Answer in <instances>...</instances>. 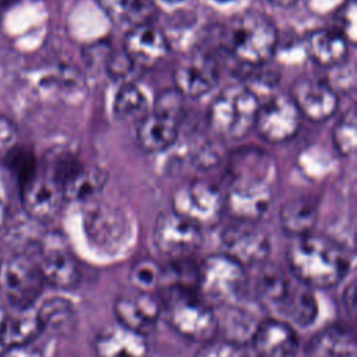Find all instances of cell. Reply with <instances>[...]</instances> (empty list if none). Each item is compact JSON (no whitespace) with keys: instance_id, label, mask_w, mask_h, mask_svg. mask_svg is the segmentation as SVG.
<instances>
[{"instance_id":"obj_1","label":"cell","mask_w":357,"mask_h":357,"mask_svg":"<svg viewBox=\"0 0 357 357\" xmlns=\"http://www.w3.org/2000/svg\"><path fill=\"white\" fill-rule=\"evenodd\" d=\"M226 173L225 211L237 220L261 219L273 199L275 159L261 148L243 146L229 156Z\"/></svg>"},{"instance_id":"obj_2","label":"cell","mask_w":357,"mask_h":357,"mask_svg":"<svg viewBox=\"0 0 357 357\" xmlns=\"http://www.w3.org/2000/svg\"><path fill=\"white\" fill-rule=\"evenodd\" d=\"M290 275L311 289H329L344 279L350 268L349 251L324 234L293 238L286 251Z\"/></svg>"},{"instance_id":"obj_3","label":"cell","mask_w":357,"mask_h":357,"mask_svg":"<svg viewBox=\"0 0 357 357\" xmlns=\"http://www.w3.org/2000/svg\"><path fill=\"white\" fill-rule=\"evenodd\" d=\"M257 293L266 310L276 315L272 318L291 326H308L318 315L312 289L278 266H266L259 272Z\"/></svg>"},{"instance_id":"obj_4","label":"cell","mask_w":357,"mask_h":357,"mask_svg":"<svg viewBox=\"0 0 357 357\" xmlns=\"http://www.w3.org/2000/svg\"><path fill=\"white\" fill-rule=\"evenodd\" d=\"M220 43L236 61L257 67L273 56L278 31L269 17L247 10L233 15L223 25Z\"/></svg>"},{"instance_id":"obj_5","label":"cell","mask_w":357,"mask_h":357,"mask_svg":"<svg viewBox=\"0 0 357 357\" xmlns=\"http://www.w3.org/2000/svg\"><path fill=\"white\" fill-rule=\"evenodd\" d=\"M258 109L257 93L245 84H230L211 102L208 121L219 137L240 139L254 128Z\"/></svg>"},{"instance_id":"obj_6","label":"cell","mask_w":357,"mask_h":357,"mask_svg":"<svg viewBox=\"0 0 357 357\" xmlns=\"http://www.w3.org/2000/svg\"><path fill=\"white\" fill-rule=\"evenodd\" d=\"M169 325L181 336L194 342L212 340L219 331V318L195 290L169 289L165 307Z\"/></svg>"},{"instance_id":"obj_7","label":"cell","mask_w":357,"mask_h":357,"mask_svg":"<svg viewBox=\"0 0 357 357\" xmlns=\"http://www.w3.org/2000/svg\"><path fill=\"white\" fill-rule=\"evenodd\" d=\"M247 283L244 266L227 255L213 254L198 265L197 293L209 305H225L234 303Z\"/></svg>"},{"instance_id":"obj_8","label":"cell","mask_w":357,"mask_h":357,"mask_svg":"<svg viewBox=\"0 0 357 357\" xmlns=\"http://www.w3.org/2000/svg\"><path fill=\"white\" fill-rule=\"evenodd\" d=\"M172 211L199 229L215 226L225 211L223 192L213 184L191 180L177 185L170 197Z\"/></svg>"},{"instance_id":"obj_9","label":"cell","mask_w":357,"mask_h":357,"mask_svg":"<svg viewBox=\"0 0 357 357\" xmlns=\"http://www.w3.org/2000/svg\"><path fill=\"white\" fill-rule=\"evenodd\" d=\"M43 278L36 261L25 255L3 259L0 266V289L6 300L15 308L32 307L42 293Z\"/></svg>"},{"instance_id":"obj_10","label":"cell","mask_w":357,"mask_h":357,"mask_svg":"<svg viewBox=\"0 0 357 357\" xmlns=\"http://www.w3.org/2000/svg\"><path fill=\"white\" fill-rule=\"evenodd\" d=\"M20 194L24 211L38 222L53 219L66 202L63 184L46 166H36L33 173L20 183Z\"/></svg>"},{"instance_id":"obj_11","label":"cell","mask_w":357,"mask_h":357,"mask_svg":"<svg viewBox=\"0 0 357 357\" xmlns=\"http://www.w3.org/2000/svg\"><path fill=\"white\" fill-rule=\"evenodd\" d=\"M156 250L170 261L191 258L201 247V229L172 209L158 215L153 225Z\"/></svg>"},{"instance_id":"obj_12","label":"cell","mask_w":357,"mask_h":357,"mask_svg":"<svg viewBox=\"0 0 357 357\" xmlns=\"http://www.w3.org/2000/svg\"><path fill=\"white\" fill-rule=\"evenodd\" d=\"M222 252L241 266L261 265L271 252L268 233L257 222L237 220L227 225L220 234Z\"/></svg>"},{"instance_id":"obj_13","label":"cell","mask_w":357,"mask_h":357,"mask_svg":"<svg viewBox=\"0 0 357 357\" xmlns=\"http://www.w3.org/2000/svg\"><path fill=\"white\" fill-rule=\"evenodd\" d=\"M301 124V114L289 96L275 95L259 105L254 128L268 142L279 144L291 139Z\"/></svg>"},{"instance_id":"obj_14","label":"cell","mask_w":357,"mask_h":357,"mask_svg":"<svg viewBox=\"0 0 357 357\" xmlns=\"http://www.w3.org/2000/svg\"><path fill=\"white\" fill-rule=\"evenodd\" d=\"M300 114L311 121L331 119L339 106V96L335 88L322 78L303 75L293 81L289 96Z\"/></svg>"},{"instance_id":"obj_15","label":"cell","mask_w":357,"mask_h":357,"mask_svg":"<svg viewBox=\"0 0 357 357\" xmlns=\"http://www.w3.org/2000/svg\"><path fill=\"white\" fill-rule=\"evenodd\" d=\"M38 255L36 264L45 282L66 290L77 286L78 262L60 236H46L38 248Z\"/></svg>"},{"instance_id":"obj_16","label":"cell","mask_w":357,"mask_h":357,"mask_svg":"<svg viewBox=\"0 0 357 357\" xmlns=\"http://www.w3.org/2000/svg\"><path fill=\"white\" fill-rule=\"evenodd\" d=\"M113 312L117 324L124 328L146 336L152 333L162 314V304L152 293L134 291L116 297Z\"/></svg>"},{"instance_id":"obj_17","label":"cell","mask_w":357,"mask_h":357,"mask_svg":"<svg viewBox=\"0 0 357 357\" xmlns=\"http://www.w3.org/2000/svg\"><path fill=\"white\" fill-rule=\"evenodd\" d=\"M219 81L216 61L206 54H191L180 60L173 70L174 89L190 98H201L211 92Z\"/></svg>"},{"instance_id":"obj_18","label":"cell","mask_w":357,"mask_h":357,"mask_svg":"<svg viewBox=\"0 0 357 357\" xmlns=\"http://www.w3.org/2000/svg\"><path fill=\"white\" fill-rule=\"evenodd\" d=\"M252 347L257 357H297L298 336L291 325L268 318L257 325Z\"/></svg>"},{"instance_id":"obj_19","label":"cell","mask_w":357,"mask_h":357,"mask_svg":"<svg viewBox=\"0 0 357 357\" xmlns=\"http://www.w3.org/2000/svg\"><path fill=\"white\" fill-rule=\"evenodd\" d=\"M124 53L139 67H153L169 53V42L153 24L130 28L124 38Z\"/></svg>"},{"instance_id":"obj_20","label":"cell","mask_w":357,"mask_h":357,"mask_svg":"<svg viewBox=\"0 0 357 357\" xmlns=\"http://www.w3.org/2000/svg\"><path fill=\"white\" fill-rule=\"evenodd\" d=\"M93 351L95 357H145L148 344L145 336L113 324L96 335Z\"/></svg>"},{"instance_id":"obj_21","label":"cell","mask_w":357,"mask_h":357,"mask_svg":"<svg viewBox=\"0 0 357 357\" xmlns=\"http://www.w3.org/2000/svg\"><path fill=\"white\" fill-rule=\"evenodd\" d=\"M178 135V119L151 112L137 126V141L144 151L160 152L170 148Z\"/></svg>"},{"instance_id":"obj_22","label":"cell","mask_w":357,"mask_h":357,"mask_svg":"<svg viewBox=\"0 0 357 357\" xmlns=\"http://www.w3.org/2000/svg\"><path fill=\"white\" fill-rule=\"evenodd\" d=\"M88 233L99 243L120 241L130 230L123 211L107 204L92 205L85 215Z\"/></svg>"},{"instance_id":"obj_23","label":"cell","mask_w":357,"mask_h":357,"mask_svg":"<svg viewBox=\"0 0 357 357\" xmlns=\"http://www.w3.org/2000/svg\"><path fill=\"white\" fill-rule=\"evenodd\" d=\"M305 52L317 64L335 67L347 59L349 42L335 28H321L308 33Z\"/></svg>"},{"instance_id":"obj_24","label":"cell","mask_w":357,"mask_h":357,"mask_svg":"<svg viewBox=\"0 0 357 357\" xmlns=\"http://www.w3.org/2000/svg\"><path fill=\"white\" fill-rule=\"evenodd\" d=\"M305 357H357L354 336L344 326H328L310 340Z\"/></svg>"},{"instance_id":"obj_25","label":"cell","mask_w":357,"mask_h":357,"mask_svg":"<svg viewBox=\"0 0 357 357\" xmlns=\"http://www.w3.org/2000/svg\"><path fill=\"white\" fill-rule=\"evenodd\" d=\"M318 219V208L308 197L287 199L279 212V222L283 231L293 238L310 234Z\"/></svg>"},{"instance_id":"obj_26","label":"cell","mask_w":357,"mask_h":357,"mask_svg":"<svg viewBox=\"0 0 357 357\" xmlns=\"http://www.w3.org/2000/svg\"><path fill=\"white\" fill-rule=\"evenodd\" d=\"M40 333L42 325L38 311L32 307L15 310L0 324V342L6 347L33 343Z\"/></svg>"},{"instance_id":"obj_27","label":"cell","mask_w":357,"mask_h":357,"mask_svg":"<svg viewBox=\"0 0 357 357\" xmlns=\"http://www.w3.org/2000/svg\"><path fill=\"white\" fill-rule=\"evenodd\" d=\"M98 3L110 20L130 28L152 24L158 15L153 0H98Z\"/></svg>"},{"instance_id":"obj_28","label":"cell","mask_w":357,"mask_h":357,"mask_svg":"<svg viewBox=\"0 0 357 357\" xmlns=\"http://www.w3.org/2000/svg\"><path fill=\"white\" fill-rule=\"evenodd\" d=\"M36 311L42 332H49L54 336H67L75 328L77 314L73 304L66 298H49Z\"/></svg>"},{"instance_id":"obj_29","label":"cell","mask_w":357,"mask_h":357,"mask_svg":"<svg viewBox=\"0 0 357 357\" xmlns=\"http://www.w3.org/2000/svg\"><path fill=\"white\" fill-rule=\"evenodd\" d=\"M106 178L107 174L102 167L81 165L64 184L66 199H89L103 188Z\"/></svg>"},{"instance_id":"obj_30","label":"cell","mask_w":357,"mask_h":357,"mask_svg":"<svg viewBox=\"0 0 357 357\" xmlns=\"http://www.w3.org/2000/svg\"><path fill=\"white\" fill-rule=\"evenodd\" d=\"M128 279L138 291L152 293L163 286L165 268L152 258H141L130 268Z\"/></svg>"},{"instance_id":"obj_31","label":"cell","mask_w":357,"mask_h":357,"mask_svg":"<svg viewBox=\"0 0 357 357\" xmlns=\"http://www.w3.org/2000/svg\"><path fill=\"white\" fill-rule=\"evenodd\" d=\"M146 98L134 82H123L114 98V113L121 119L139 120L146 114Z\"/></svg>"},{"instance_id":"obj_32","label":"cell","mask_w":357,"mask_h":357,"mask_svg":"<svg viewBox=\"0 0 357 357\" xmlns=\"http://www.w3.org/2000/svg\"><path fill=\"white\" fill-rule=\"evenodd\" d=\"M332 141L336 151L343 155L349 156L356 149L357 141V124H356V110L350 107L335 124L332 132Z\"/></svg>"},{"instance_id":"obj_33","label":"cell","mask_w":357,"mask_h":357,"mask_svg":"<svg viewBox=\"0 0 357 357\" xmlns=\"http://www.w3.org/2000/svg\"><path fill=\"white\" fill-rule=\"evenodd\" d=\"M195 357H248L243 343L233 339H219L205 342Z\"/></svg>"},{"instance_id":"obj_34","label":"cell","mask_w":357,"mask_h":357,"mask_svg":"<svg viewBox=\"0 0 357 357\" xmlns=\"http://www.w3.org/2000/svg\"><path fill=\"white\" fill-rule=\"evenodd\" d=\"M335 29L339 31L349 43L356 42V0H346L333 13Z\"/></svg>"},{"instance_id":"obj_35","label":"cell","mask_w":357,"mask_h":357,"mask_svg":"<svg viewBox=\"0 0 357 357\" xmlns=\"http://www.w3.org/2000/svg\"><path fill=\"white\" fill-rule=\"evenodd\" d=\"M105 70L106 73L116 81H123L126 82L127 77L131 74V71L134 70L135 64L130 60V57L124 53V50L121 53H116V52H110L106 61H105Z\"/></svg>"},{"instance_id":"obj_36","label":"cell","mask_w":357,"mask_h":357,"mask_svg":"<svg viewBox=\"0 0 357 357\" xmlns=\"http://www.w3.org/2000/svg\"><path fill=\"white\" fill-rule=\"evenodd\" d=\"M153 112L180 119L183 112V95H180L176 89L162 91L155 99Z\"/></svg>"},{"instance_id":"obj_37","label":"cell","mask_w":357,"mask_h":357,"mask_svg":"<svg viewBox=\"0 0 357 357\" xmlns=\"http://www.w3.org/2000/svg\"><path fill=\"white\" fill-rule=\"evenodd\" d=\"M17 138L18 131L15 124L10 119L0 116V155H7L10 151H13L15 148Z\"/></svg>"},{"instance_id":"obj_38","label":"cell","mask_w":357,"mask_h":357,"mask_svg":"<svg viewBox=\"0 0 357 357\" xmlns=\"http://www.w3.org/2000/svg\"><path fill=\"white\" fill-rule=\"evenodd\" d=\"M1 357H43V353L33 343L7 347Z\"/></svg>"},{"instance_id":"obj_39","label":"cell","mask_w":357,"mask_h":357,"mask_svg":"<svg viewBox=\"0 0 357 357\" xmlns=\"http://www.w3.org/2000/svg\"><path fill=\"white\" fill-rule=\"evenodd\" d=\"M354 300H356V290H354V282H351L344 291V305L349 310V314L351 315H354V310H356Z\"/></svg>"},{"instance_id":"obj_40","label":"cell","mask_w":357,"mask_h":357,"mask_svg":"<svg viewBox=\"0 0 357 357\" xmlns=\"http://www.w3.org/2000/svg\"><path fill=\"white\" fill-rule=\"evenodd\" d=\"M272 4L278 6V7H290L293 6L297 0H269Z\"/></svg>"},{"instance_id":"obj_41","label":"cell","mask_w":357,"mask_h":357,"mask_svg":"<svg viewBox=\"0 0 357 357\" xmlns=\"http://www.w3.org/2000/svg\"><path fill=\"white\" fill-rule=\"evenodd\" d=\"M4 220H6V208H4L3 202L0 201V229H1L3 225H4Z\"/></svg>"},{"instance_id":"obj_42","label":"cell","mask_w":357,"mask_h":357,"mask_svg":"<svg viewBox=\"0 0 357 357\" xmlns=\"http://www.w3.org/2000/svg\"><path fill=\"white\" fill-rule=\"evenodd\" d=\"M162 1H167V3H177V1H183V0H162Z\"/></svg>"},{"instance_id":"obj_43","label":"cell","mask_w":357,"mask_h":357,"mask_svg":"<svg viewBox=\"0 0 357 357\" xmlns=\"http://www.w3.org/2000/svg\"><path fill=\"white\" fill-rule=\"evenodd\" d=\"M218 1H230V0H218Z\"/></svg>"},{"instance_id":"obj_44","label":"cell","mask_w":357,"mask_h":357,"mask_svg":"<svg viewBox=\"0 0 357 357\" xmlns=\"http://www.w3.org/2000/svg\"><path fill=\"white\" fill-rule=\"evenodd\" d=\"M1 262H3V259H0V266H1Z\"/></svg>"}]
</instances>
